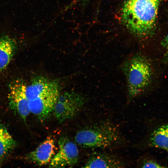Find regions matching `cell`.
Listing matches in <instances>:
<instances>
[{"label":"cell","instance_id":"obj_2","mask_svg":"<svg viewBox=\"0 0 168 168\" xmlns=\"http://www.w3.org/2000/svg\"><path fill=\"white\" fill-rule=\"evenodd\" d=\"M126 83L127 100L139 97L150 85L152 75V65L139 51L128 56L121 66Z\"/></svg>","mask_w":168,"mask_h":168},{"label":"cell","instance_id":"obj_7","mask_svg":"<svg viewBox=\"0 0 168 168\" xmlns=\"http://www.w3.org/2000/svg\"><path fill=\"white\" fill-rule=\"evenodd\" d=\"M59 95L58 88L49 90L34 99L28 101L30 112L43 122L53 111Z\"/></svg>","mask_w":168,"mask_h":168},{"label":"cell","instance_id":"obj_9","mask_svg":"<svg viewBox=\"0 0 168 168\" xmlns=\"http://www.w3.org/2000/svg\"><path fill=\"white\" fill-rule=\"evenodd\" d=\"M127 165V162L119 156L100 152L93 154L87 161L84 167L118 168L125 167Z\"/></svg>","mask_w":168,"mask_h":168},{"label":"cell","instance_id":"obj_14","mask_svg":"<svg viewBox=\"0 0 168 168\" xmlns=\"http://www.w3.org/2000/svg\"><path fill=\"white\" fill-rule=\"evenodd\" d=\"M165 40L166 42L167 43V44H168V34Z\"/></svg>","mask_w":168,"mask_h":168},{"label":"cell","instance_id":"obj_4","mask_svg":"<svg viewBox=\"0 0 168 168\" xmlns=\"http://www.w3.org/2000/svg\"><path fill=\"white\" fill-rule=\"evenodd\" d=\"M84 98L73 92H66L59 95L53 111L55 117L63 122L74 117L85 103Z\"/></svg>","mask_w":168,"mask_h":168},{"label":"cell","instance_id":"obj_12","mask_svg":"<svg viewBox=\"0 0 168 168\" xmlns=\"http://www.w3.org/2000/svg\"><path fill=\"white\" fill-rule=\"evenodd\" d=\"M16 144L15 141L6 128L0 125V158L9 153Z\"/></svg>","mask_w":168,"mask_h":168},{"label":"cell","instance_id":"obj_8","mask_svg":"<svg viewBox=\"0 0 168 168\" xmlns=\"http://www.w3.org/2000/svg\"><path fill=\"white\" fill-rule=\"evenodd\" d=\"M54 139L49 136L33 151L28 153L26 159L38 166L49 163L54 154L55 149Z\"/></svg>","mask_w":168,"mask_h":168},{"label":"cell","instance_id":"obj_15","mask_svg":"<svg viewBox=\"0 0 168 168\" xmlns=\"http://www.w3.org/2000/svg\"><path fill=\"white\" fill-rule=\"evenodd\" d=\"M1 161H2L1 158H0V165L1 164Z\"/></svg>","mask_w":168,"mask_h":168},{"label":"cell","instance_id":"obj_13","mask_svg":"<svg viewBox=\"0 0 168 168\" xmlns=\"http://www.w3.org/2000/svg\"><path fill=\"white\" fill-rule=\"evenodd\" d=\"M137 166L140 168H161V166L155 161L146 157H142L137 161Z\"/></svg>","mask_w":168,"mask_h":168},{"label":"cell","instance_id":"obj_6","mask_svg":"<svg viewBox=\"0 0 168 168\" xmlns=\"http://www.w3.org/2000/svg\"><path fill=\"white\" fill-rule=\"evenodd\" d=\"M26 87L25 83L20 79L13 81L9 85L8 96L10 108L25 122L30 112L25 94Z\"/></svg>","mask_w":168,"mask_h":168},{"label":"cell","instance_id":"obj_11","mask_svg":"<svg viewBox=\"0 0 168 168\" xmlns=\"http://www.w3.org/2000/svg\"><path fill=\"white\" fill-rule=\"evenodd\" d=\"M146 144L149 147L168 150V124L159 127L151 132Z\"/></svg>","mask_w":168,"mask_h":168},{"label":"cell","instance_id":"obj_1","mask_svg":"<svg viewBox=\"0 0 168 168\" xmlns=\"http://www.w3.org/2000/svg\"><path fill=\"white\" fill-rule=\"evenodd\" d=\"M161 0H125L121 17L132 34L144 38L152 33L155 26Z\"/></svg>","mask_w":168,"mask_h":168},{"label":"cell","instance_id":"obj_5","mask_svg":"<svg viewBox=\"0 0 168 168\" xmlns=\"http://www.w3.org/2000/svg\"><path fill=\"white\" fill-rule=\"evenodd\" d=\"M59 149L49 162L51 168L72 167L79 159V152L76 144L67 137H61L58 141Z\"/></svg>","mask_w":168,"mask_h":168},{"label":"cell","instance_id":"obj_3","mask_svg":"<svg viewBox=\"0 0 168 168\" xmlns=\"http://www.w3.org/2000/svg\"><path fill=\"white\" fill-rule=\"evenodd\" d=\"M75 139L82 147L102 149L119 148L124 146L126 142L119 128L107 120L100 121L80 130Z\"/></svg>","mask_w":168,"mask_h":168},{"label":"cell","instance_id":"obj_10","mask_svg":"<svg viewBox=\"0 0 168 168\" xmlns=\"http://www.w3.org/2000/svg\"><path fill=\"white\" fill-rule=\"evenodd\" d=\"M16 48V44L13 39L7 36H0V70L8 66Z\"/></svg>","mask_w":168,"mask_h":168}]
</instances>
